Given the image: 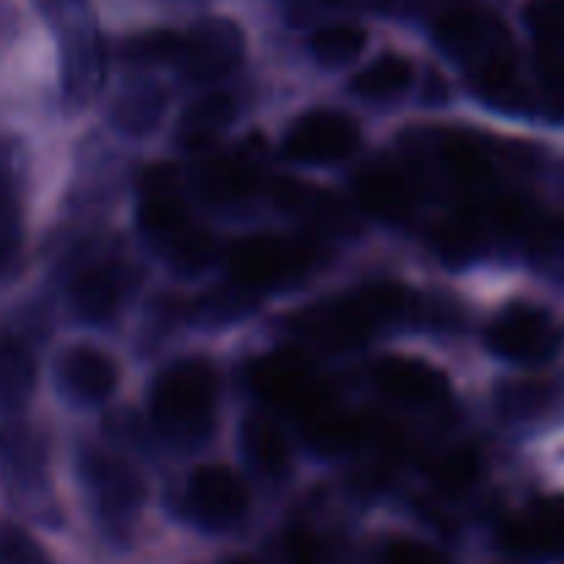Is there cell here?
<instances>
[{"mask_svg":"<svg viewBox=\"0 0 564 564\" xmlns=\"http://www.w3.org/2000/svg\"><path fill=\"white\" fill-rule=\"evenodd\" d=\"M416 306L419 297L408 286L397 281H375L301 312L292 328L330 350H352L372 336L405 323L416 314Z\"/></svg>","mask_w":564,"mask_h":564,"instance_id":"6da1fadb","label":"cell"},{"mask_svg":"<svg viewBox=\"0 0 564 564\" xmlns=\"http://www.w3.org/2000/svg\"><path fill=\"white\" fill-rule=\"evenodd\" d=\"M218 402V369L207 358H182L154 378L149 413L160 438L176 449H196L213 435Z\"/></svg>","mask_w":564,"mask_h":564,"instance_id":"7a4b0ae2","label":"cell"},{"mask_svg":"<svg viewBox=\"0 0 564 564\" xmlns=\"http://www.w3.org/2000/svg\"><path fill=\"white\" fill-rule=\"evenodd\" d=\"M435 44L466 69L468 83L518 69L516 44L496 11L477 0H449L433 20Z\"/></svg>","mask_w":564,"mask_h":564,"instance_id":"3957f363","label":"cell"},{"mask_svg":"<svg viewBox=\"0 0 564 564\" xmlns=\"http://www.w3.org/2000/svg\"><path fill=\"white\" fill-rule=\"evenodd\" d=\"M0 482L9 499L36 521H53L50 455L44 435L22 419L0 424Z\"/></svg>","mask_w":564,"mask_h":564,"instance_id":"277c9868","label":"cell"},{"mask_svg":"<svg viewBox=\"0 0 564 564\" xmlns=\"http://www.w3.org/2000/svg\"><path fill=\"white\" fill-rule=\"evenodd\" d=\"M77 474H80L94 516L102 523L105 532L110 538L130 534L138 516H141L143 499H147L141 474L113 452L94 449V446L80 452Z\"/></svg>","mask_w":564,"mask_h":564,"instance_id":"5b68a950","label":"cell"},{"mask_svg":"<svg viewBox=\"0 0 564 564\" xmlns=\"http://www.w3.org/2000/svg\"><path fill=\"white\" fill-rule=\"evenodd\" d=\"M319 262V251L312 242L284 240L275 235H251L229 248V275L237 286L253 292L284 290L306 279Z\"/></svg>","mask_w":564,"mask_h":564,"instance_id":"8992f818","label":"cell"},{"mask_svg":"<svg viewBox=\"0 0 564 564\" xmlns=\"http://www.w3.org/2000/svg\"><path fill=\"white\" fill-rule=\"evenodd\" d=\"M248 386L259 400L275 411H284L292 422L334 397L314 375L312 361L297 350H273L257 358L248 367Z\"/></svg>","mask_w":564,"mask_h":564,"instance_id":"52a82bcc","label":"cell"},{"mask_svg":"<svg viewBox=\"0 0 564 564\" xmlns=\"http://www.w3.org/2000/svg\"><path fill=\"white\" fill-rule=\"evenodd\" d=\"M58 31L61 91L69 105H88L105 86L108 77V47L102 33L86 14V9L72 11L53 22Z\"/></svg>","mask_w":564,"mask_h":564,"instance_id":"ba28073f","label":"cell"},{"mask_svg":"<svg viewBox=\"0 0 564 564\" xmlns=\"http://www.w3.org/2000/svg\"><path fill=\"white\" fill-rule=\"evenodd\" d=\"M182 505H185V516L198 529L224 534L246 521L251 499H248V488L240 474L231 471L229 466L209 463L187 477Z\"/></svg>","mask_w":564,"mask_h":564,"instance_id":"9c48e42d","label":"cell"},{"mask_svg":"<svg viewBox=\"0 0 564 564\" xmlns=\"http://www.w3.org/2000/svg\"><path fill=\"white\" fill-rule=\"evenodd\" d=\"M361 147V127L352 116L339 110H312L292 121L281 152L301 165L345 163Z\"/></svg>","mask_w":564,"mask_h":564,"instance_id":"30bf717a","label":"cell"},{"mask_svg":"<svg viewBox=\"0 0 564 564\" xmlns=\"http://www.w3.org/2000/svg\"><path fill=\"white\" fill-rule=\"evenodd\" d=\"M485 341L494 356L512 364H543L560 347V328L543 308L512 303L496 314L485 330Z\"/></svg>","mask_w":564,"mask_h":564,"instance_id":"8fae6325","label":"cell"},{"mask_svg":"<svg viewBox=\"0 0 564 564\" xmlns=\"http://www.w3.org/2000/svg\"><path fill=\"white\" fill-rule=\"evenodd\" d=\"M246 36L240 25L226 17H207L191 33L180 55L182 75L191 83H215L242 64Z\"/></svg>","mask_w":564,"mask_h":564,"instance_id":"7c38bea8","label":"cell"},{"mask_svg":"<svg viewBox=\"0 0 564 564\" xmlns=\"http://www.w3.org/2000/svg\"><path fill=\"white\" fill-rule=\"evenodd\" d=\"M356 202L367 215L383 224H402L419 204V180L411 165L380 158L364 165L356 176Z\"/></svg>","mask_w":564,"mask_h":564,"instance_id":"4fadbf2b","label":"cell"},{"mask_svg":"<svg viewBox=\"0 0 564 564\" xmlns=\"http://www.w3.org/2000/svg\"><path fill=\"white\" fill-rule=\"evenodd\" d=\"M138 226L158 248L185 229L187 209L180 165L154 163L143 171L138 187Z\"/></svg>","mask_w":564,"mask_h":564,"instance_id":"5bb4252c","label":"cell"},{"mask_svg":"<svg viewBox=\"0 0 564 564\" xmlns=\"http://www.w3.org/2000/svg\"><path fill=\"white\" fill-rule=\"evenodd\" d=\"M499 543L521 560H551L564 551V496H545L501 523Z\"/></svg>","mask_w":564,"mask_h":564,"instance_id":"9a60e30c","label":"cell"},{"mask_svg":"<svg viewBox=\"0 0 564 564\" xmlns=\"http://www.w3.org/2000/svg\"><path fill=\"white\" fill-rule=\"evenodd\" d=\"M372 380L380 394L408 408H441L452 400L449 378L422 358H380L372 369Z\"/></svg>","mask_w":564,"mask_h":564,"instance_id":"2e32d148","label":"cell"},{"mask_svg":"<svg viewBox=\"0 0 564 564\" xmlns=\"http://www.w3.org/2000/svg\"><path fill=\"white\" fill-rule=\"evenodd\" d=\"M438 174L457 193H485L496 182V158L488 143L466 130H444L435 135Z\"/></svg>","mask_w":564,"mask_h":564,"instance_id":"e0dca14e","label":"cell"},{"mask_svg":"<svg viewBox=\"0 0 564 564\" xmlns=\"http://www.w3.org/2000/svg\"><path fill=\"white\" fill-rule=\"evenodd\" d=\"M130 275L119 262H94L77 270L66 286L72 317L86 325H105L119 314Z\"/></svg>","mask_w":564,"mask_h":564,"instance_id":"ac0fdd59","label":"cell"},{"mask_svg":"<svg viewBox=\"0 0 564 564\" xmlns=\"http://www.w3.org/2000/svg\"><path fill=\"white\" fill-rule=\"evenodd\" d=\"M295 424L308 449L323 457L352 455V452H358L375 438V422L339 408L334 397L314 408V411H308L306 416L297 419Z\"/></svg>","mask_w":564,"mask_h":564,"instance_id":"d6986e66","label":"cell"},{"mask_svg":"<svg viewBox=\"0 0 564 564\" xmlns=\"http://www.w3.org/2000/svg\"><path fill=\"white\" fill-rule=\"evenodd\" d=\"M58 389L80 405H99L110 400L119 386V367L108 352L88 345H75L55 364Z\"/></svg>","mask_w":564,"mask_h":564,"instance_id":"ffe728a7","label":"cell"},{"mask_svg":"<svg viewBox=\"0 0 564 564\" xmlns=\"http://www.w3.org/2000/svg\"><path fill=\"white\" fill-rule=\"evenodd\" d=\"M193 187L202 202L213 207H235L253 196L259 187V163L251 149L240 154H215L193 174Z\"/></svg>","mask_w":564,"mask_h":564,"instance_id":"44dd1931","label":"cell"},{"mask_svg":"<svg viewBox=\"0 0 564 564\" xmlns=\"http://www.w3.org/2000/svg\"><path fill=\"white\" fill-rule=\"evenodd\" d=\"M25 246L22 207V158L9 141L0 143V281L17 270Z\"/></svg>","mask_w":564,"mask_h":564,"instance_id":"7402d4cb","label":"cell"},{"mask_svg":"<svg viewBox=\"0 0 564 564\" xmlns=\"http://www.w3.org/2000/svg\"><path fill=\"white\" fill-rule=\"evenodd\" d=\"M494 235L482 207H460L444 220L430 226L427 246L449 268H466L488 253Z\"/></svg>","mask_w":564,"mask_h":564,"instance_id":"603a6c76","label":"cell"},{"mask_svg":"<svg viewBox=\"0 0 564 564\" xmlns=\"http://www.w3.org/2000/svg\"><path fill=\"white\" fill-rule=\"evenodd\" d=\"M240 449L259 477L281 482L292 471V449L284 430L264 413H251L240 424Z\"/></svg>","mask_w":564,"mask_h":564,"instance_id":"cb8c5ba5","label":"cell"},{"mask_svg":"<svg viewBox=\"0 0 564 564\" xmlns=\"http://www.w3.org/2000/svg\"><path fill=\"white\" fill-rule=\"evenodd\" d=\"M237 119V102L231 94L213 91L193 99L176 121V143L185 152H204L226 135Z\"/></svg>","mask_w":564,"mask_h":564,"instance_id":"d4e9b609","label":"cell"},{"mask_svg":"<svg viewBox=\"0 0 564 564\" xmlns=\"http://www.w3.org/2000/svg\"><path fill=\"white\" fill-rule=\"evenodd\" d=\"M36 389V358L17 334H0V413H20Z\"/></svg>","mask_w":564,"mask_h":564,"instance_id":"484cf974","label":"cell"},{"mask_svg":"<svg viewBox=\"0 0 564 564\" xmlns=\"http://www.w3.org/2000/svg\"><path fill=\"white\" fill-rule=\"evenodd\" d=\"M413 83L411 61L402 55H380L350 80V91L367 102H389L402 97Z\"/></svg>","mask_w":564,"mask_h":564,"instance_id":"4316f807","label":"cell"},{"mask_svg":"<svg viewBox=\"0 0 564 564\" xmlns=\"http://www.w3.org/2000/svg\"><path fill=\"white\" fill-rule=\"evenodd\" d=\"M165 105H169V97L158 83H135L116 99L113 124L127 135H147L160 124Z\"/></svg>","mask_w":564,"mask_h":564,"instance_id":"83f0119b","label":"cell"},{"mask_svg":"<svg viewBox=\"0 0 564 564\" xmlns=\"http://www.w3.org/2000/svg\"><path fill=\"white\" fill-rule=\"evenodd\" d=\"M556 386L545 378H516L496 386V408L510 422H532L554 408Z\"/></svg>","mask_w":564,"mask_h":564,"instance_id":"f1b7e54d","label":"cell"},{"mask_svg":"<svg viewBox=\"0 0 564 564\" xmlns=\"http://www.w3.org/2000/svg\"><path fill=\"white\" fill-rule=\"evenodd\" d=\"M430 477H433L435 490L444 496H452V499L471 494L485 477L482 452L471 444L455 446V449L444 452V455L435 460Z\"/></svg>","mask_w":564,"mask_h":564,"instance_id":"f546056e","label":"cell"},{"mask_svg":"<svg viewBox=\"0 0 564 564\" xmlns=\"http://www.w3.org/2000/svg\"><path fill=\"white\" fill-rule=\"evenodd\" d=\"M534 75H538V105L543 116L564 121V42L534 39Z\"/></svg>","mask_w":564,"mask_h":564,"instance_id":"4dcf8cb0","label":"cell"},{"mask_svg":"<svg viewBox=\"0 0 564 564\" xmlns=\"http://www.w3.org/2000/svg\"><path fill=\"white\" fill-rule=\"evenodd\" d=\"M160 251H163L171 270H176L180 275H198L215 262V257H218V242H215V237L207 229L187 224L185 229L169 237L160 246Z\"/></svg>","mask_w":564,"mask_h":564,"instance_id":"1f68e13d","label":"cell"},{"mask_svg":"<svg viewBox=\"0 0 564 564\" xmlns=\"http://www.w3.org/2000/svg\"><path fill=\"white\" fill-rule=\"evenodd\" d=\"M523 251L538 273L564 284V220L538 218L523 242Z\"/></svg>","mask_w":564,"mask_h":564,"instance_id":"d6a6232c","label":"cell"},{"mask_svg":"<svg viewBox=\"0 0 564 564\" xmlns=\"http://www.w3.org/2000/svg\"><path fill=\"white\" fill-rule=\"evenodd\" d=\"M369 33L350 22H336V25L319 28L308 42L314 58L323 66H347L367 50Z\"/></svg>","mask_w":564,"mask_h":564,"instance_id":"836d02e7","label":"cell"},{"mask_svg":"<svg viewBox=\"0 0 564 564\" xmlns=\"http://www.w3.org/2000/svg\"><path fill=\"white\" fill-rule=\"evenodd\" d=\"M182 47H185V33L171 31V28H154V31H143L127 39L121 44V58L138 66L180 64Z\"/></svg>","mask_w":564,"mask_h":564,"instance_id":"e575fe53","label":"cell"},{"mask_svg":"<svg viewBox=\"0 0 564 564\" xmlns=\"http://www.w3.org/2000/svg\"><path fill=\"white\" fill-rule=\"evenodd\" d=\"M251 306L253 292L235 284V290H215L209 295L198 297L196 306H193V317L207 325H226L231 319L242 317Z\"/></svg>","mask_w":564,"mask_h":564,"instance_id":"d590c367","label":"cell"},{"mask_svg":"<svg viewBox=\"0 0 564 564\" xmlns=\"http://www.w3.org/2000/svg\"><path fill=\"white\" fill-rule=\"evenodd\" d=\"M0 564H53V560L28 529L0 521Z\"/></svg>","mask_w":564,"mask_h":564,"instance_id":"8d00e7d4","label":"cell"},{"mask_svg":"<svg viewBox=\"0 0 564 564\" xmlns=\"http://www.w3.org/2000/svg\"><path fill=\"white\" fill-rule=\"evenodd\" d=\"M534 39L564 42V0H532L523 11Z\"/></svg>","mask_w":564,"mask_h":564,"instance_id":"74e56055","label":"cell"},{"mask_svg":"<svg viewBox=\"0 0 564 564\" xmlns=\"http://www.w3.org/2000/svg\"><path fill=\"white\" fill-rule=\"evenodd\" d=\"M383 564H452L438 549L419 540H394L383 554Z\"/></svg>","mask_w":564,"mask_h":564,"instance_id":"f35d334b","label":"cell"},{"mask_svg":"<svg viewBox=\"0 0 564 564\" xmlns=\"http://www.w3.org/2000/svg\"><path fill=\"white\" fill-rule=\"evenodd\" d=\"M424 99H430L433 105H441L446 99V83L444 77L430 72L427 75V86H424Z\"/></svg>","mask_w":564,"mask_h":564,"instance_id":"ab89813d","label":"cell"},{"mask_svg":"<svg viewBox=\"0 0 564 564\" xmlns=\"http://www.w3.org/2000/svg\"><path fill=\"white\" fill-rule=\"evenodd\" d=\"M345 0H290L292 11H301V14H312V11L334 9V6H341Z\"/></svg>","mask_w":564,"mask_h":564,"instance_id":"60d3db41","label":"cell"},{"mask_svg":"<svg viewBox=\"0 0 564 564\" xmlns=\"http://www.w3.org/2000/svg\"><path fill=\"white\" fill-rule=\"evenodd\" d=\"M226 564H257V562H251V560H231V562H226Z\"/></svg>","mask_w":564,"mask_h":564,"instance_id":"b9f144b4","label":"cell"}]
</instances>
